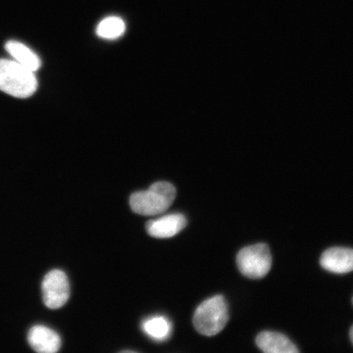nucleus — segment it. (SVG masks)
I'll return each mask as SVG.
<instances>
[{"instance_id":"nucleus-4","label":"nucleus","mask_w":353,"mask_h":353,"mask_svg":"<svg viewBox=\"0 0 353 353\" xmlns=\"http://www.w3.org/2000/svg\"><path fill=\"white\" fill-rule=\"evenodd\" d=\"M272 254L269 247L263 243L245 247L239 251L236 264L242 275L250 279H261L272 268Z\"/></svg>"},{"instance_id":"nucleus-9","label":"nucleus","mask_w":353,"mask_h":353,"mask_svg":"<svg viewBox=\"0 0 353 353\" xmlns=\"http://www.w3.org/2000/svg\"><path fill=\"white\" fill-rule=\"evenodd\" d=\"M256 344L260 350L267 353H297L299 352L297 347L285 335L272 332V331H263L260 333L256 338Z\"/></svg>"},{"instance_id":"nucleus-2","label":"nucleus","mask_w":353,"mask_h":353,"mask_svg":"<svg viewBox=\"0 0 353 353\" xmlns=\"http://www.w3.org/2000/svg\"><path fill=\"white\" fill-rule=\"evenodd\" d=\"M176 197L173 184L158 182L145 191L137 192L130 197V206L134 213L153 216L164 213L170 208Z\"/></svg>"},{"instance_id":"nucleus-8","label":"nucleus","mask_w":353,"mask_h":353,"mask_svg":"<svg viewBox=\"0 0 353 353\" xmlns=\"http://www.w3.org/2000/svg\"><path fill=\"white\" fill-rule=\"evenodd\" d=\"M28 343L32 350L39 353H55L61 347L59 334L44 325H35L30 330Z\"/></svg>"},{"instance_id":"nucleus-1","label":"nucleus","mask_w":353,"mask_h":353,"mask_svg":"<svg viewBox=\"0 0 353 353\" xmlns=\"http://www.w3.org/2000/svg\"><path fill=\"white\" fill-rule=\"evenodd\" d=\"M38 88L32 70L16 61L0 59V91L17 99H28Z\"/></svg>"},{"instance_id":"nucleus-5","label":"nucleus","mask_w":353,"mask_h":353,"mask_svg":"<svg viewBox=\"0 0 353 353\" xmlns=\"http://www.w3.org/2000/svg\"><path fill=\"white\" fill-rule=\"evenodd\" d=\"M43 300L50 309H59L68 301L70 287L68 276L63 271L55 269L44 276L42 282Z\"/></svg>"},{"instance_id":"nucleus-11","label":"nucleus","mask_w":353,"mask_h":353,"mask_svg":"<svg viewBox=\"0 0 353 353\" xmlns=\"http://www.w3.org/2000/svg\"><path fill=\"white\" fill-rule=\"evenodd\" d=\"M145 334L157 341H164L170 337L172 330L170 321L163 316H154L145 319L142 325Z\"/></svg>"},{"instance_id":"nucleus-12","label":"nucleus","mask_w":353,"mask_h":353,"mask_svg":"<svg viewBox=\"0 0 353 353\" xmlns=\"http://www.w3.org/2000/svg\"><path fill=\"white\" fill-rule=\"evenodd\" d=\"M125 23L121 17H105L97 26L96 33L99 37L105 39H116L120 38L125 32Z\"/></svg>"},{"instance_id":"nucleus-14","label":"nucleus","mask_w":353,"mask_h":353,"mask_svg":"<svg viewBox=\"0 0 353 353\" xmlns=\"http://www.w3.org/2000/svg\"><path fill=\"white\" fill-rule=\"evenodd\" d=\"M352 304H353V298H352Z\"/></svg>"},{"instance_id":"nucleus-6","label":"nucleus","mask_w":353,"mask_h":353,"mask_svg":"<svg viewBox=\"0 0 353 353\" xmlns=\"http://www.w3.org/2000/svg\"><path fill=\"white\" fill-rule=\"evenodd\" d=\"M320 263L326 271L345 274L353 271V249L334 247L322 254Z\"/></svg>"},{"instance_id":"nucleus-13","label":"nucleus","mask_w":353,"mask_h":353,"mask_svg":"<svg viewBox=\"0 0 353 353\" xmlns=\"http://www.w3.org/2000/svg\"><path fill=\"white\" fill-rule=\"evenodd\" d=\"M350 336L351 339V341L353 343V325L352 326V327L350 329Z\"/></svg>"},{"instance_id":"nucleus-10","label":"nucleus","mask_w":353,"mask_h":353,"mask_svg":"<svg viewBox=\"0 0 353 353\" xmlns=\"http://www.w3.org/2000/svg\"><path fill=\"white\" fill-rule=\"evenodd\" d=\"M6 50L17 63L35 72L41 68V60L30 48L16 41H8Z\"/></svg>"},{"instance_id":"nucleus-3","label":"nucleus","mask_w":353,"mask_h":353,"mask_svg":"<svg viewBox=\"0 0 353 353\" xmlns=\"http://www.w3.org/2000/svg\"><path fill=\"white\" fill-rule=\"evenodd\" d=\"M229 319L228 305L222 295L206 299L199 306L193 316V324L199 333L214 336L226 326Z\"/></svg>"},{"instance_id":"nucleus-7","label":"nucleus","mask_w":353,"mask_h":353,"mask_svg":"<svg viewBox=\"0 0 353 353\" xmlns=\"http://www.w3.org/2000/svg\"><path fill=\"white\" fill-rule=\"evenodd\" d=\"M187 224V219L183 214H174L149 221L145 225V229L150 236L165 239L176 236Z\"/></svg>"}]
</instances>
